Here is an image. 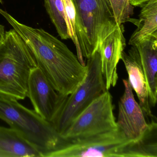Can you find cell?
I'll return each mask as SVG.
<instances>
[{"label":"cell","mask_w":157,"mask_h":157,"mask_svg":"<svg viewBox=\"0 0 157 157\" xmlns=\"http://www.w3.org/2000/svg\"><path fill=\"white\" fill-rule=\"evenodd\" d=\"M0 14L23 39L37 66L54 89L65 96L74 91L86 72V66L82 65L77 56L65 44L43 29L21 23L1 8Z\"/></svg>","instance_id":"obj_1"},{"label":"cell","mask_w":157,"mask_h":157,"mask_svg":"<svg viewBox=\"0 0 157 157\" xmlns=\"http://www.w3.org/2000/svg\"><path fill=\"white\" fill-rule=\"evenodd\" d=\"M157 134L146 130L137 140L127 137L119 128L81 138L59 136L56 148L46 157H157Z\"/></svg>","instance_id":"obj_2"},{"label":"cell","mask_w":157,"mask_h":157,"mask_svg":"<svg viewBox=\"0 0 157 157\" xmlns=\"http://www.w3.org/2000/svg\"><path fill=\"white\" fill-rule=\"evenodd\" d=\"M75 12L77 57L86 66L102 42L122 25L117 23L109 0H71Z\"/></svg>","instance_id":"obj_3"},{"label":"cell","mask_w":157,"mask_h":157,"mask_svg":"<svg viewBox=\"0 0 157 157\" xmlns=\"http://www.w3.org/2000/svg\"><path fill=\"white\" fill-rule=\"evenodd\" d=\"M37 67L33 53L18 33L13 29L5 32L0 42V95L24 100L30 73Z\"/></svg>","instance_id":"obj_4"},{"label":"cell","mask_w":157,"mask_h":157,"mask_svg":"<svg viewBox=\"0 0 157 157\" xmlns=\"http://www.w3.org/2000/svg\"><path fill=\"white\" fill-rule=\"evenodd\" d=\"M18 101L0 95V119L21 132L38 150L41 157H46L56 146L58 134L51 123Z\"/></svg>","instance_id":"obj_5"},{"label":"cell","mask_w":157,"mask_h":157,"mask_svg":"<svg viewBox=\"0 0 157 157\" xmlns=\"http://www.w3.org/2000/svg\"><path fill=\"white\" fill-rule=\"evenodd\" d=\"M83 80L67 97L62 108L51 123L60 135L73 119L106 90L101 70V57L97 51L87 59Z\"/></svg>","instance_id":"obj_6"},{"label":"cell","mask_w":157,"mask_h":157,"mask_svg":"<svg viewBox=\"0 0 157 157\" xmlns=\"http://www.w3.org/2000/svg\"><path fill=\"white\" fill-rule=\"evenodd\" d=\"M113 110L112 95L106 90L94 100L59 136L74 139L117 129L118 127Z\"/></svg>","instance_id":"obj_7"},{"label":"cell","mask_w":157,"mask_h":157,"mask_svg":"<svg viewBox=\"0 0 157 157\" xmlns=\"http://www.w3.org/2000/svg\"><path fill=\"white\" fill-rule=\"evenodd\" d=\"M68 96L59 93L39 67L31 71L28 79L27 97L35 111L49 123L53 122Z\"/></svg>","instance_id":"obj_8"},{"label":"cell","mask_w":157,"mask_h":157,"mask_svg":"<svg viewBox=\"0 0 157 157\" xmlns=\"http://www.w3.org/2000/svg\"><path fill=\"white\" fill-rule=\"evenodd\" d=\"M124 90L118 102L117 121L118 128L129 139L137 140L142 137L148 126L145 114L135 100L133 89L128 80L123 79Z\"/></svg>","instance_id":"obj_9"},{"label":"cell","mask_w":157,"mask_h":157,"mask_svg":"<svg viewBox=\"0 0 157 157\" xmlns=\"http://www.w3.org/2000/svg\"><path fill=\"white\" fill-rule=\"evenodd\" d=\"M123 25L116 29L100 45L98 51L101 57V67L106 90L115 87L118 76L117 66L126 46Z\"/></svg>","instance_id":"obj_10"},{"label":"cell","mask_w":157,"mask_h":157,"mask_svg":"<svg viewBox=\"0 0 157 157\" xmlns=\"http://www.w3.org/2000/svg\"><path fill=\"white\" fill-rule=\"evenodd\" d=\"M131 46L128 53L124 51L122 52L121 59L128 75V80L132 89L136 92L139 104L145 115L151 120H156L151 112L147 84L138 51L136 46Z\"/></svg>","instance_id":"obj_11"},{"label":"cell","mask_w":157,"mask_h":157,"mask_svg":"<svg viewBox=\"0 0 157 157\" xmlns=\"http://www.w3.org/2000/svg\"><path fill=\"white\" fill-rule=\"evenodd\" d=\"M136 47L147 80L151 106L156 105L157 100V37L148 36Z\"/></svg>","instance_id":"obj_12"},{"label":"cell","mask_w":157,"mask_h":157,"mask_svg":"<svg viewBox=\"0 0 157 157\" xmlns=\"http://www.w3.org/2000/svg\"><path fill=\"white\" fill-rule=\"evenodd\" d=\"M41 157L38 150L21 132L0 126V157Z\"/></svg>","instance_id":"obj_13"},{"label":"cell","mask_w":157,"mask_h":157,"mask_svg":"<svg viewBox=\"0 0 157 157\" xmlns=\"http://www.w3.org/2000/svg\"><path fill=\"white\" fill-rule=\"evenodd\" d=\"M141 8L139 20L130 18L128 21L137 27L130 37L129 45L135 46L151 36L157 37V0H150Z\"/></svg>","instance_id":"obj_14"},{"label":"cell","mask_w":157,"mask_h":157,"mask_svg":"<svg viewBox=\"0 0 157 157\" xmlns=\"http://www.w3.org/2000/svg\"><path fill=\"white\" fill-rule=\"evenodd\" d=\"M46 10L50 17L52 23L55 25L57 32L63 40L70 38L66 20L59 13L56 7V0H44Z\"/></svg>","instance_id":"obj_15"},{"label":"cell","mask_w":157,"mask_h":157,"mask_svg":"<svg viewBox=\"0 0 157 157\" xmlns=\"http://www.w3.org/2000/svg\"><path fill=\"white\" fill-rule=\"evenodd\" d=\"M117 23L119 25L128 21L134 13L130 0H109Z\"/></svg>","instance_id":"obj_16"},{"label":"cell","mask_w":157,"mask_h":157,"mask_svg":"<svg viewBox=\"0 0 157 157\" xmlns=\"http://www.w3.org/2000/svg\"><path fill=\"white\" fill-rule=\"evenodd\" d=\"M65 8L66 22L68 31L71 39L76 45L75 36V12L74 6L71 0H63Z\"/></svg>","instance_id":"obj_17"},{"label":"cell","mask_w":157,"mask_h":157,"mask_svg":"<svg viewBox=\"0 0 157 157\" xmlns=\"http://www.w3.org/2000/svg\"><path fill=\"white\" fill-rule=\"evenodd\" d=\"M5 27L3 25L0 24V42L3 40L5 36Z\"/></svg>","instance_id":"obj_18"},{"label":"cell","mask_w":157,"mask_h":157,"mask_svg":"<svg viewBox=\"0 0 157 157\" xmlns=\"http://www.w3.org/2000/svg\"><path fill=\"white\" fill-rule=\"evenodd\" d=\"M130 2L133 7H140V0H130Z\"/></svg>","instance_id":"obj_19"},{"label":"cell","mask_w":157,"mask_h":157,"mask_svg":"<svg viewBox=\"0 0 157 157\" xmlns=\"http://www.w3.org/2000/svg\"><path fill=\"white\" fill-rule=\"evenodd\" d=\"M149 1H150V0H140V8H142Z\"/></svg>","instance_id":"obj_20"},{"label":"cell","mask_w":157,"mask_h":157,"mask_svg":"<svg viewBox=\"0 0 157 157\" xmlns=\"http://www.w3.org/2000/svg\"><path fill=\"white\" fill-rule=\"evenodd\" d=\"M3 0H0V3H2Z\"/></svg>","instance_id":"obj_21"}]
</instances>
